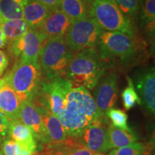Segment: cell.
<instances>
[{
    "mask_svg": "<svg viewBox=\"0 0 155 155\" xmlns=\"http://www.w3.org/2000/svg\"><path fill=\"white\" fill-rule=\"evenodd\" d=\"M56 116L66 131L67 137H78L87 127L101 117L94 97L83 86L71 89L65 106Z\"/></svg>",
    "mask_w": 155,
    "mask_h": 155,
    "instance_id": "6da1fadb",
    "label": "cell"
},
{
    "mask_svg": "<svg viewBox=\"0 0 155 155\" xmlns=\"http://www.w3.org/2000/svg\"><path fill=\"white\" fill-rule=\"evenodd\" d=\"M107 64L101 60L96 49H88L73 54L65 76L75 85L92 90L106 73Z\"/></svg>",
    "mask_w": 155,
    "mask_h": 155,
    "instance_id": "7a4b0ae2",
    "label": "cell"
},
{
    "mask_svg": "<svg viewBox=\"0 0 155 155\" xmlns=\"http://www.w3.org/2000/svg\"><path fill=\"white\" fill-rule=\"evenodd\" d=\"M135 38L134 32L102 30L96 48L97 53L106 63L119 60L123 63H129L135 60L138 52V42Z\"/></svg>",
    "mask_w": 155,
    "mask_h": 155,
    "instance_id": "3957f363",
    "label": "cell"
},
{
    "mask_svg": "<svg viewBox=\"0 0 155 155\" xmlns=\"http://www.w3.org/2000/svg\"><path fill=\"white\" fill-rule=\"evenodd\" d=\"M73 55L65 37L45 40L38 60L42 73L48 81L63 77Z\"/></svg>",
    "mask_w": 155,
    "mask_h": 155,
    "instance_id": "277c9868",
    "label": "cell"
},
{
    "mask_svg": "<svg viewBox=\"0 0 155 155\" xmlns=\"http://www.w3.org/2000/svg\"><path fill=\"white\" fill-rule=\"evenodd\" d=\"M6 75L20 103L33 101L43 82L39 63L17 61L12 71Z\"/></svg>",
    "mask_w": 155,
    "mask_h": 155,
    "instance_id": "5b68a950",
    "label": "cell"
},
{
    "mask_svg": "<svg viewBox=\"0 0 155 155\" xmlns=\"http://www.w3.org/2000/svg\"><path fill=\"white\" fill-rule=\"evenodd\" d=\"M88 16L103 31L134 32L131 20L122 14L114 0H94L89 7Z\"/></svg>",
    "mask_w": 155,
    "mask_h": 155,
    "instance_id": "8992f818",
    "label": "cell"
},
{
    "mask_svg": "<svg viewBox=\"0 0 155 155\" xmlns=\"http://www.w3.org/2000/svg\"><path fill=\"white\" fill-rule=\"evenodd\" d=\"M101 31L94 19L88 17L73 22L65 39L72 52L96 49Z\"/></svg>",
    "mask_w": 155,
    "mask_h": 155,
    "instance_id": "52a82bcc",
    "label": "cell"
},
{
    "mask_svg": "<svg viewBox=\"0 0 155 155\" xmlns=\"http://www.w3.org/2000/svg\"><path fill=\"white\" fill-rule=\"evenodd\" d=\"M72 88L73 83L63 77L48 80L42 83L38 96L32 102L57 116L65 106L67 95Z\"/></svg>",
    "mask_w": 155,
    "mask_h": 155,
    "instance_id": "ba28073f",
    "label": "cell"
},
{
    "mask_svg": "<svg viewBox=\"0 0 155 155\" xmlns=\"http://www.w3.org/2000/svg\"><path fill=\"white\" fill-rule=\"evenodd\" d=\"M45 40L38 30L29 28L22 36L11 42L10 51L17 61L39 63V55Z\"/></svg>",
    "mask_w": 155,
    "mask_h": 155,
    "instance_id": "9c48e42d",
    "label": "cell"
},
{
    "mask_svg": "<svg viewBox=\"0 0 155 155\" xmlns=\"http://www.w3.org/2000/svg\"><path fill=\"white\" fill-rule=\"evenodd\" d=\"M118 92L119 75L115 71L106 73L98 81L94 87V99L101 116H105L106 111L115 105L118 99Z\"/></svg>",
    "mask_w": 155,
    "mask_h": 155,
    "instance_id": "30bf717a",
    "label": "cell"
},
{
    "mask_svg": "<svg viewBox=\"0 0 155 155\" xmlns=\"http://www.w3.org/2000/svg\"><path fill=\"white\" fill-rule=\"evenodd\" d=\"M107 124L108 122L106 116H101L87 127L78 137L81 142L94 154H104L109 150Z\"/></svg>",
    "mask_w": 155,
    "mask_h": 155,
    "instance_id": "8fae6325",
    "label": "cell"
},
{
    "mask_svg": "<svg viewBox=\"0 0 155 155\" xmlns=\"http://www.w3.org/2000/svg\"><path fill=\"white\" fill-rule=\"evenodd\" d=\"M133 83L137 94L147 111L151 114L155 112V71L154 67L141 70L134 76Z\"/></svg>",
    "mask_w": 155,
    "mask_h": 155,
    "instance_id": "7c38bea8",
    "label": "cell"
},
{
    "mask_svg": "<svg viewBox=\"0 0 155 155\" xmlns=\"http://www.w3.org/2000/svg\"><path fill=\"white\" fill-rule=\"evenodd\" d=\"M19 120L28 127L32 131L36 141L46 144L45 129L40 108L32 101L21 103L19 113Z\"/></svg>",
    "mask_w": 155,
    "mask_h": 155,
    "instance_id": "4fadbf2b",
    "label": "cell"
},
{
    "mask_svg": "<svg viewBox=\"0 0 155 155\" xmlns=\"http://www.w3.org/2000/svg\"><path fill=\"white\" fill-rule=\"evenodd\" d=\"M73 21L61 9H53L38 31L45 40L65 37Z\"/></svg>",
    "mask_w": 155,
    "mask_h": 155,
    "instance_id": "5bb4252c",
    "label": "cell"
},
{
    "mask_svg": "<svg viewBox=\"0 0 155 155\" xmlns=\"http://www.w3.org/2000/svg\"><path fill=\"white\" fill-rule=\"evenodd\" d=\"M21 103L7 75L0 79V111L9 121L19 120Z\"/></svg>",
    "mask_w": 155,
    "mask_h": 155,
    "instance_id": "9a60e30c",
    "label": "cell"
},
{
    "mask_svg": "<svg viewBox=\"0 0 155 155\" xmlns=\"http://www.w3.org/2000/svg\"><path fill=\"white\" fill-rule=\"evenodd\" d=\"M38 107L41 112L45 129L46 144L45 145H58L63 143L68 137L61 121L57 116L45 108Z\"/></svg>",
    "mask_w": 155,
    "mask_h": 155,
    "instance_id": "2e32d148",
    "label": "cell"
},
{
    "mask_svg": "<svg viewBox=\"0 0 155 155\" xmlns=\"http://www.w3.org/2000/svg\"><path fill=\"white\" fill-rule=\"evenodd\" d=\"M52 10L38 0H27L23 7V19L29 28L38 30Z\"/></svg>",
    "mask_w": 155,
    "mask_h": 155,
    "instance_id": "e0dca14e",
    "label": "cell"
},
{
    "mask_svg": "<svg viewBox=\"0 0 155 155\" xmlns=\"http://www.w3.org/2000/svg\"><path fill=\"white\" fill-rule=\"evenodd\" d=\"M9 134L12 139L21 145L24 150L32 153L38 150V145L32 131L19 120L9 121Z\"/></svg>",
    "mask_w": 155,
    "mask_h": 155,
    "instance_id": "ac0fdd59",
    "label": "cell"
},
{
    "mask_svg": "<svg viewBox=\"0 0 155 155\" xmlns=\"http://www.w3.org/2000/svg\"><path fill=\"white\" fill-rule=\"evenodd\" d=\"M108 149H118L135 143L137 137L131 131L123 130L109 124L107 129Z\"/></svg>",
    "mask_w": 155,
    "mask_h": 155,
    "instance_id": "d6986e66",
    "label": "cell"
},
{
    "mask_svg": "<svg viewBox=\"0 0 155 155\" xmlns=\"http://www.w3.org/2000/svg\"><path fill=\"white\" fill-rule=\"evenodd\" d=\"M0 28L5 35L6 41L12 42L29 29L24 19H4L0 17Z\"/></svg>",
    "mask_w": 155,
    "mask_h": 155,
    "instance_id": "ffe728a7",
    "label": "cell"
},
{
    "mask_svg": "<svg viewBox=\"0 0 155 155\" xmlns=\"http://www.w3.org/2000/svg\"><path fill=\"white\" fill-rule=\"evenodd\" d=\"M59 9L73 22L88 16V9L82 0H60Z\"/></svg>",
    "mask_w": 155,
    "mask_h": 155,
    "instance_id": "44dd1931",
    "label": "cell"
},
{
    "mask_svg": "<svg viewBox=\"0 0 155 155\" xmlns=\"http://www.w3.org/2000/svg\"><path fill=\"white\" fill-rule=\"evenodd\" d=\"M27 0H0V17L4 19H23Z\"/></svg>",
    "mask_w": 155,
    "mask_h": 155,
    "instance_id": "7402d4cb",
    "label": "cell"
},
{
    "mask_svg": "<svg viewBox=\"0 0 155 155\" xmlns=\"http://www.w3.org/2000/svg\"><path fill=\"white\" fill-rule=\"evenodd\" d=\"M59 146L65 155H95L81 142L78 137H68Z\"/></svg>",
    "mask_w": 155,
    "mask_h": 155,
    "instance_id": "603a6c76",
    "label": "cell"
},
{
    "mask_svg": "<svg viewBox=\"0 0 155 155\" xmlns=\"http://www.w3.org/2000/svg\"><path fill=\"white\" fill-rule=\"evenodd\" d=\"M152 147L149 144L135 142L132 144L114 149L108 155H152Z\"/></svg>",
    "mask_w": 155,
    "mask_h": 155,
    "instance_id": "cb8c5ba5",
    "label": "cell"
},
{
    "mask_svg": "<svg viewBox=\"0 0 155 155\" xmlns=\"http://www.w3.org/2000/svg\"><path fill=\"white\" fill-rule=\"evenodd\" d=\"M128 86L123 91L121 94L122 101L126 110H130L136 104H141L140 98L136 91L132 79L128 78Z\"/></svg>",
    "mask_w": 155,
    "mask_h": 155,
    "instance_id": "d4e9b609",
    "label": "cell"
},
{
    "mask_svg": "<svg viewBox=\"0 0 155 155\" xmlns=\"http://www.w3.org/2000/svg\"><path fill=\"white\" fill-rule=\"evenodd\" d=\"M121 13L130 19L141 9L144 0H114Z\"/></svg>",
    "mask_w": 155,
    "mask_h": 155,
    "instance_id": "484cf974",
    "label": "cell"
},
{
    "mask_svg": "<svg viewBox=\"0 0 155 155\" xmlns=\"http://www.w3.org/2000/svg\"><path fill=\"white\" fill-rule=\"evenodd\" d=\"M105 116L106 118L110 119L111 124L114 127L123 129V130L131 131L130 128L128 127L127 114L122 110L111 108L106 111Z\"/></svg>",
    "mask_w": 155,
    "mask_h": 155,
    "instance_id": "4316f807",
    "label": "cell"
},
{
    "mask_svg": "<svg viewBox=\"0 0 155 155\" xmlns=\"http://www.w3.org/2000/svg\"><path fill=\"white\" fill-rule=\"evenodd\" d=\"M141 19L147 25L154 23L155 0H144L141 7Z\"/></svg>",
    "mask_w": 155,
    "mask_h": 155,
    "instance_id": "83f0119b",
    "label": "cell"
},
{
    "mask_svg": "<svg viewBox=\"0 0 155 155\" xmlns=\"http://www.w3.org/2000/svg\"><path fill=\"white\" fill-rule=\"evenodd\" d=\"M24 150L17 141L11 139L4 140L2 144V153L3 155H21Z\"/></svg>",
    "mask_w": 155,
    "mask_h": 155,
    "instance_id": "f1b7e54d",
    "label": "cell"
},
{
    "mask_svg": "<svg viewBox=\"0 0 155 155\" xmlns=\"http://www.w3.org/2000/svg\"><path fill=\"white\" fill-rule=\"evenodd\" d=\"M9 121L3 114L0 113V143L5 140L9 134Z\"/></svg>",
    "mask_w": 155,
    "mask_h": 155,
    "instance_id": "f546056e",
    "label": "cell"
},
{
    "mask_svg": "<svg viewBox=\"0 0 155 155\" xmlns=\"http://www.w3.org/2000/svg\"><path fill=\"white\" fill-rule=\"evenodd\" d=\"M42 151L44 155H65L58 145H43L42 146Z\"/></svg>",
    "mask_w": 155,
    "mask_h": 155,
    "instance_id": "4dcf8cb0",
    "label": "cell"
},
{
    "mask_svg": "<svg viewBox=\"0 0 155 155\" xmlns=\"http://www.w3.org/2000/svg\"><path fill=\"white\" fill-rule=\"evenodd\" d=\"M8 65V58L5 52L0 50V76Z\"/></svg>",
    "mask_w": 155,
    "mask_h": 155,
    "instance_id": "1f68e13d",
    "label": "cell"
},
{
    "mask_svg": "<svg viewBox=\"0 0 155 155\" xmlns=\"http://www.w3.org/2000/svg\"><path fill=\"white\" fill-rule=\"evenodd\" d=\"M38 1L51 9H59L60 0H38Z\"/></svg>",
    "mask_w": 155,
    "mask_h": 155,
    "instance_id": "d6a6232c",
    "label": "cell"
},
{
    "mask_svg": "<svg viewBox=\"0 0 155 155\" xmlns=\"http://www.w3.org/2000/svg\"><path fill=\"white\" fill-rule=\"evenodd\" d=\"M6 42H7V41H6L5 35H4L2 30H1V28H0V48L5 47Z\"/></svg>",
    "mask_w": 155,
    "mask_h": 155,
    "instance_id": "836d02e7",
    "label": "cell"
},
{
    "mask_svg": "<svg viewBox=\"0 0 155 155\" xmlns=\"http://www.w3.org/2000/svg\"><path fill=\"white\" fill-rule=\"evenodd\" d=\"M83 2L84 3V5H86V7H87V9H89V7H90L91 4V2L94 0H82Z\"/></svg>",
    "mask_w": 155,
    "mask_h": 155,
    "instance_id": "e575fe53",
    "label": "cell"
},
{
    "mask_svg": "<svg viewBox=\"0 0 155 155\" xmlns=\"http://www.w3.org/2000/svg\"><path fill=\"white\" fill-rule=\"evenodd\" d=\"M28 155H44L43 152H42V151H39V150H36L35 152L31 153V154H29Z\"/></svg>",
    "mask_w": 155,
    "mask_h": 155,
    "instance_id": "d590c367",
    "label": "cell"
},
{
    "mask_svg": "<svg viewBox=\"0 0 155 155\" xmlns=\"http://www.w3.org/2000/svg\"><path fill=\"white\" fill-rule=\"evenodd\" d=\"M95 155H106V154H103V153H98V154H95Z\"/></svg>",
    "mask_w": 155,
    "mask_h": 155,
    "instance_id": "8d00e7d4",
    "label": "cell"
},
{
    "mask_svg": "<svg viewBox=\"0 0 155 155\" xmlns=\"http://www.w3.org/2000/svg\"><path fill=\"white\" fill-rule=\"evenodd\" d=\"M0 155H3L2 153V152H0Z\"/></svg>",
    "mask_w": 155,
    "mask_h": 155,
    "instance_id": "74e56055",
    "label": "cell"
},
{
    "mask_svg": "<svg viewBox=\"0 0 155 155\" xmlns=\"http://www.w3.org/2000/svg\"><path fill=\"white\" fill-rule=\"evenodd\" d=\"M0 113H1V114H2V112H1V111H0Z\"/></svg>",
    "mask_w": 155,
    "mask_h": 155,
    "instance_id": "f35d334b",
    "label": "cell"
}]
</instances>
